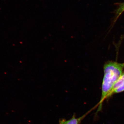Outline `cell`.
Wrapping results in <instances>:
<instances>
[{
	"instance_id": "obj_1",
	"label": "cell",
	"mask_w": 124,
	"mask_h": 124,
	"mask_svg": "<svg viewBox=\"0 0 124 124\" xmlns=\"http://www.w3.org/2000/svg\"><path fill=\"white\" fill-rule=\"evenodd\" d=\"M124 63L109 62L104 66V75L102 87V95L99 102L101 104L107 95L111 90L115 83L123 74Z\"/></svg>"
},
{
	"instance_id": "obj_2",
	"label": "cell",
	"mask_w": 124,
	"mask_h": 124,
	"mask_svg": "<svg viewBox=\"0 0 124 124\" xmlns=\"http://www.w3.org/2000/svg\"><path fill=\"white\" fill-rule=\"evenodd\" d=\"M88 113L85 114L78 118L76 117L75 115L74 114L71 119L68 120L65 119H60L59 121V124H80L81 123L82 120L85 117Z\"/></svg>"
},
{
	"instance_id": "obj_3",
	"label": "cell",
	"mask_w": 124,
	"mask_h": 124,
	"mask_svg": "<svg viewBox=\"0 0 124 124\" xmlns=\"http://www.w3.org/2000/svg\"><path fill=\"white\" fill-rule=\"evenodd\" d=\"M124 84V73H123L122 75L119 78L117 81L115 83V84L112 87L111 90L110 91V93H108V94L107 95L106 98L108 97V96L110 95L111 93H112L113 91L116 90V89L118 88L119 87H120L121 86H122Z\"/></svg>"
},
{
	"instance_id": "obj_4",
	"label": "cell",
	"mask_w": 124,
	"mask_h": 124,
	"mask_svg": "<svg viewBox=\"0 0 124 124\" xmlns=\"http://www.w3.org/2000/svg\"><path fill=\"white\" fill-rule=\"evenodd\" d=\"M124 91V84L122 86H121L120 87H119L118 88L115 90L114 91H113L112 93H111L110 95H109V96H108V97H110V96L112 95V94H114L121 93V92H122Z\"/></svg>"
},
{
	"instance_id": "obj_5",
	"label": "cell",
	"mask_w": 124,
	"mask_h": 124,
	"mask_svg": "<svg viewBox=\"0 0 124 124\" xmlns=\"http://www.w3.org/2000/svg\"><path fill=\"white\" fill-rule=\"evenodd\" d=\"M124 12V3L120 6L116 12L117 17H118L121 15Z\"/></svg>"
}]
</instances>
